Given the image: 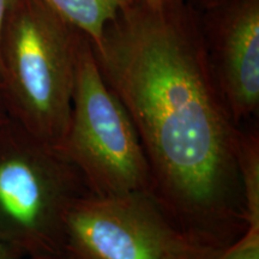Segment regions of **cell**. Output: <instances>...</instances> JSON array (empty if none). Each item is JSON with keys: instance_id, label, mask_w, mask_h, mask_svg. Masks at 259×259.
Returning a JSON list of instances; mask_svg holds the SVG:
<instances>
[{"instance_id": "9c48e42d", "label": "cell", "mask_w": 259, "mask_h": 259, "mask_svg": "<svg viewBox=\"0 0 259 259\" xmlns=\"http://www.w3.org/2000/svg\"><path fill=\"white\" fill-rule=\"evenodd\" d=\"M216 259H259V229H247Z\"/></svg>"}, {"instance_id": "7a4b0ae2", "label": "cell", "mask_w": 259, "mask_h": 259, "mask_svg": "<svg viewBox=\"0 0 259 259\" xmlns=\"http://www.w3.org/2000/svg\"><path fill=\"white\" fill-rule=\"evenodd\" d=\"M83 35L38 0H15L0 41V96L11 120L56 147L70 120Z\"/></svg>"}, {"instance_id": "30bf717a", "label": "cell", "mask_w": 259, "mask_h": 259, "mask_svg": "<svg viewBox=\"0 0 259 259\" xmlns=\"http://www.w3.org/2000/svg\"><path fill=\"white\" fill-rule=\"evenodd\" d=\"M0 259H30L23 252L0 241Z\"/></svg>"}, {"instance_id": "4fadbf2b", "label": "cell", "mask_w": 259, "mask_h": 259, "mask_svg": "<svg viewBox=\"0 0 259 259\" xmlns=\"http://www.w3.org/2000/svg\"><path fill=\"white\" fill-rule=\"evenodd\" d=\"M199 3H202V4H204L205 6H208V5H211V4H213V3H216V2H219V0H198Z\"/></svg>"}, {"instance_id": "5b68a950", "label": "cell", "mask_w": 259, "mask_h": 259, "mask_svg": "<svg viewBox=\"0 0 259 259\" xmlns=\"http://www.w3.org/2000/svg\"><path fill=\"white\" fill-rule=\"evenodd\" d=\"M223 250L184 232L150 192L87 193L65 221L66 259H216Z\"/></svg>"}, {"instance_id": "6da1fadb", "label": "cell", "mask_w": 259, "mask_h": 259, "mask_svg": "<svg viewBox=\"0 0 259 259\" xmlns=\"http://www.w3.org/2000/svg\"><path fill=\"white\" fill-rule=\"evenodd\" d=\"M92 48L137 130L153 196L197 241L232 245L247 231L236 157L240 127L190 2L134 0Z\"/></svg>"}, {"instance_id": "5bb4252c", "label": "cell", "mask_w": 259, "mask_h": 259, "mask_svg": "<svg viewBox=\"0 0 259 259\" xmlns=\"http://www.w3.org/2000/svg\"><path fill=\"white\" fill-rule=\"evenodd\" d=\"M30 259H66L64 255H58V257H44V258H30Z\"/></svg>"}, {"instance_id": "277c9868", "label": "cell", "mask_w": 259, "mask_h": 259, "mask_svg": "<svg viewBox=\"0 0 259 259\" xmlns=\"http://www.w3.org/2000/svg\"><path fill=\"white\" fill-rule=\"evenodd\" d=\"M58 148L78 169L92 194L151 193L150 170L137 130L103 79L85 36L77 61L69 125Z\"/></svg>"}, {"instance_id": "8992f818", "label": "cell", "mask_w": 259, "mask_h": 259, "mask_svg": "<svg viewBox=\"0 0 259 259\" xmlns=\"http://www.w3.org/2000/svg\"><path fill=\"white\" fill-rule=\"evenodd\" d=\"M205 10L200 21L213 74L241 127L259 109V0H219Z\"/></svg>"}, {"instance_id": "ba28073f", "label": "cell", "mask_w": 259, "mask_h": 259, "mask_svg": "<svg viewBox=\"0 0 259 259\" xmlns=\"http://www.w3.org/2000/svg\"><path fill=\"white\" fill-rule=\"evenodd\" d=\"M238 170L244 197L247 229H259V135L241 126L238 136Z\"/></svg>"}, {"instance_id": "8fae6325", "label": "cell", "mask_w": 259, "mask_h": 259, "mask_svg": "<svg viewBox=\"0 0 259 259\" xmlns=\"http://www.w3.org/2000/svg\"><path fill=\"white\" fill-rule=\"evenodd\" d=\"M14 2L15 0H0V41H2V35L3 30H4L6 18H8L10 9H11Z\"/></svg>"}, {"instance_id": "7c38bea8", "label": "cell", "mask_w": 259, "mask_h": 259, "mask_svg": "<svg viewBox=\"0 0 259 259\" xmlns=\"http://www.w3.org/2000/svg\"><path fill=\"white\" fill-rule=\"evenodd\" d=\"M8 119H9L8 113H6V111H5L4 103H3L2 96H0V127H2V125L4 124V122L8 120Z\"/></svg>"}, {"instance_id": "3957f363", "label": "cell", "mask_w": 259, "mask_h": 259, "mask_svg": "<svg viewBox=\"0 0 259 259\" xmlns=\"http://www.w3.org/2000/svg\"><path fill=\"white\" fill-rule=\"evenodd\" d=\"M90 193L56 145L8 119L0 127V241L29 258L63 254L72 204Z\"/></svg>"}, {"instance_id": "52a82bcc", "label": "cell", "mask_w": 259, "mask_h": 259, "mask_svg": "<svg viewBox=\"0 0 259 259\" xmlns=\"http://www.w3.org/2000/svg\"><path fill=\"white\" fill-rule=\"evenodd\" d=\"M54 15L88 38L101 41L107 25L134 0H38Z\"/></svg>"}]
</instances>
